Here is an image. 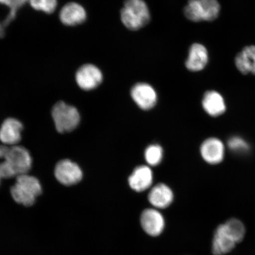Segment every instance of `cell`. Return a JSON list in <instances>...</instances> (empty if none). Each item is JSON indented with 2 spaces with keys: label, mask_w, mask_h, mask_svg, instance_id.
Here are the masks:
<instances>
[{
  "label": "cell",
  "mask_w": 255,
  "mask_h": 255,
  "mask_svg": "<svg viewBox=\"0 0 255 255\" xmlns=\"http://www.w3.org/2000/svg\"><path fill=\"white\" fill-rule=\"evenodd\" d=\"M31 7L37 10L51 13L55 10L57 0H29Z\"/></svg>",
  "instance_id": "cell-22"
},
{
  "label": "cell",
  "mask_w": 255,
  "mask_h": 255,
  "mask_svg": "<svg viewBox=\"0 0 255 255\" xmlns=\"http://www.w3.org/2000/svg\"><path fill=\"white\" fill-rule=\"evenodd\" d=\"M209 61L208 52L206 48L199 43H194L191 46L189 55L186 60V66L192 72L202 71Z\"/></svg>",
  "instance_id": "cell-15"
},
{
  "label": "cell",
  "mask_w": 255,
  "mask_h": 255,
  "mask_svg": "<svg viewBox=\"0 0 255 255\" xmlns=\"http://www.w3.org/2000/svg\"><path fill=\"white\" fill-rule=\"evenodd\" d=\"M123 23L130 30H138L145 27L150 21L149 9L143 0H126L121 9Z\"/></svg>",
  "instance_id": "cell-2"
},
{
  "label": "cell",
  "mask_w": 255,
  "mask_h": 255,
  "mask_svg": "<svg viewBox=\"0 0 255 255\" xmlns=\"http://www.w3.org/2000/svg\"><path fill=\"white\" fill-rule=\"evenodd\" d=\"M235 63L238 71L243 75H255V46L245 47L235 57Z\"/></svg>",
  "instance_id": "cell-18"
},
{
  "label": "cell",
  "mask_w": 255,
  "mask_h": 255,
  "mask_svg": "<svg viewBox=\"0 0 255 255\" xmlns=\"http://www.w3.org/2000/svg\"><path fill=\"white\" fill-rule=\"evenodd\" d=\"M220 11L218 0H189L184 8V15L194 22L212 21L218 17Z\"/></svg>",
  "instance_id": "cell-4"
},
{
  "label": "cell",
  "mask_w": 255,
  "mask_h": 255,
  "mask_svg": "<svg viewBox=\"0 0 255 255\" xmlns=\"http://www.w3.org/2000/svg\"><path fill=\"white\" fill-rule=\"evenodd\" d=\"M1 176H0V179H1Z\"/></svg>",
  "instance_id": "cell-24"
},
{
  "label": "cell",
  "mask_w": 255,
  "mask_h": 255,
  "mask_svg": "<svg viewBox=\"0 0 255 255\" xmlns=\"http://www.w3.org/2000/svg\"><path fill=\"white\" fill-rule=\"evenodd\" d=\"M153 182V173L150 167L141 165L136 167L128 178L130 189L136 192H142L150 188Z\"/></svg>",
  "instance_id": "cell-13"
},
{
  "label": "cell",
  "mask_w": 255,
  "mask_h": 255,
  "mask_svg": "<svg viewBox=\"0 0 255 255\" xmlns=\"http://www.w3.org/2000/svg\"><path fill=\"white\" fill-rule=\"evenodd\" d=\"M174 196L171 188L164 183H158L151 188L148 200L155 209H167L174 201Z\"/></svg>",
  "instance_id": "cell-11"
},
{
  "label": "cell",
  "mask_w": 255,
  "mask_h": 255,
  "mask_svg": "<svg viewBox=\"0 0 255 255\" xmlns=\"http://www.w3.org/2000/svg\"><path fill=\"white\" fill-rule=\"evenodd\" d=\"M32 159L23 146L4 145L0 152V176L9 178L27 174L30 170Z\"/></svg>",
  "instance_id": "cell-1"
},
{
  "label": "cell",
  "mask_w": 255,
  "mask_h": 255,
  "mask_svg": "<svg viewBox=\"0 0 255 255\" xmlns=\"http://www.w3.org/2000/svg\"><path fill=\"white\" fill-rule=\"evenodd\" d=\"M23 128L22 124L17 120H5L0 128V140L5 145H15L20 141Z\"/></svg>",
  "instance_id": "cell-14"
},
{
  "label": "cell",
  "mask_w": 255,
  "mask_h": 255,
  "mask_svg": "<svg viewBox=\"0 0 255 255\" xmlns=\"http://www.w3.org/2000/svg\"><path fill=\"white\" fill-rule=\"evenodd\" d=\"M225 224L231 232L238 244L243 241L246 235V228L243 223L239 219L232 218L228 220Z\"/></svg>",
  "instance_id": "cell-20"
},
{
  "label": "cell",
  "mask_w": 255,
  "mask_h": 255,
  "mask_svg": "<svg viewBox=\"0 0 255 255\" xmlns=\"http://www.w3.org/2000/svg\"><path fill=\"white\" fill-rule=\"evenodd\" d=\"M140 224L143 232L149 237H158L165 230V220L157 209H146L140 216Z\"/></svg>",
  "instance_id": "cell-6"
},
{
  "label": "cell",
  "mask_w": 255,
  "mask_h": 255,
  "mask_svg": "<svg viewBox=\"0 0 255 255\" xmlns=\"http://www.w3.org/2000/svg\"><path fill=\"white\" fill-rule=\"evenodd\" d=\"M228 145L229 149L238 154H245L250 150V145L241 137L232 136L228 140Z\"/></svg>",
  "instance_id": "cell-21"
},
{
  "label": "cell",
  "mask_w": 255,
  "mask_h": 255,
  "mask_svg": "<svg viewBox=\"0 0 255 255\" xmlns=\"http://www.w3.org/2000/svg\"><path fill=\"white\" fill-rule=\"evenodd\" d=\"M130 95L133 101L142 110H151L157 102V95L151 85L138 83L132 87Z\"/></svg>",
  "instance_id": "cell-9"
},
{
  "label": "cell",
  "mask_w": 255,
  "mask_h": 255,
  "mask_svg": "<svg viewBox=\"0 0 255 255\" xmlns=\"http://www.w3.org/2000/svg\"><path fill=\"white\" fill-rule=\"evenodd\" d=\"M200 154L207 163L218 164L222 162L225 155V146L221 140L209 138L200 146Z\"/></svg>",
  "instance_id": "cell-12"
},
{
  "label": "cell",
  "mask_w": 255,
  "mask_h": 255,
  "mask_svg": "<svg viewBox=\"0 0 255 255\" xmlns=\"http://www.w3.org/2000/svg\"><path fill=\"white\" fill-rule=\"evenodd\" d=\"M12 1L13 0H0V2L8 5L10 4Z\"/></svg>",
  "instance_id": "cell-23"
},
{
  "label": "cell",
  "mask_w": 255,
  "mask_h": 255,
  "mask_svg": "<svg viewBox=\"0 0 255 255\" xmlns=\"http://www.w3.org/2000/svg\"><path fill=\"white\" fill-rule=\"evenodd\" d=\"M237 244L227 226L223 223L218 226L213 235L212 253L214 255H225L231 253Z\"/></svg>",
  "instance_id": "cell-7"
},
{
  "label": "cell",
  "mask_w": 255,
  "mask_h": 255,
  "mask_svg": "<svg viewBox=\"0 0 255 255\" xmlns=\"http://www.w3.org/2000/svg\"><path fill=\"white\" fill-rule=\"evenodd\" d=\"M87 13L81 5L76 2L66 4L60 12V19L64 24L76 25L86 20Z\"/></svg>",
  "instance_id": "cell-16"
},
{
  "label": "cell",
  "mask_w": 255,
  "mask_h": 255,
  "mask_svg": "<svg viewBox=\"0 0 255 255\" xmlns=\"http://www.w3.org/2000/svg\"><path fill=\"white\" fill-rule=\"evenodd\" d=\"M55 175L57 180L65 186H72L78 183L83 177L81 168L69 159H63L57 164Z\"/></svg>",
  "instance_id": "cell-8"
},
{
  "label": "cell",
  "mask_w": 255,
  "mask_h": 255,
  "mask_svg": "<svg viewBox=\"0 0 255 255\" xmlns=\"http://www.w3.org/2000/svg\"><path fill=\"white\" fill-rule=\"evenodd\" d=\"M163 149L157 143L149 145L144 151V158L149 167L157 166L163 158Z\"/></svg>",
  "instance_id": "cell-19"
},
{
  "label": "cell",
  "mask_w": 255,
  "mask_h": 255,
  "mask_svg": "<svg viewBox=\"0 0 255 255\" xmlns=\"http://www.w3.org/2000/svg\"><path fill=\"white\" fill-rule=\"evenodd\" d=\"M16 177V183L11 189L12 198L16 202L25 206L33 205L36 197L41 193L39 181L27 174Z\"/></svg>",
  "instance_id": "cell-3"
},
{
  "label": "cell",
  "mask_w": 255,
  "mask_h": 255,
  "mask_svg": "<svg viewBox=\"0 0 255 255\" xmlns=\"http://www.w3.org/2000/svg\"><path fill=\"white\" fill-rule=\"evenodd\" d=\"M103 80V75L100 69L91 64L81 67L76 74V81L79 87L85 91L97 88Z\"/></svg>",
  "instance_id": "cell-10"
},
{
  "label": "cell",
  "mask_w": 255,
  "mask_h": 255,
  "mask_svg": "<svg viewBox=\"0 0 255 255\" xmlns=\"http://www.w3.org/2000/svg\"><path fill=\"white\" fill-rule=\"evenodd\" d=\"M52 117L56 129L60 133L72 131L80 122V115L77 109L62 101L53 107Z\"/></svg>",
  "instance_id": "cell-5"
},
{
  "label": "cell",
  "mask_w": 255,
  "mask_h": 255,
  "mask_svg": "<svg viewBox=\"0 0 255 255\" xmlns=\"http://www.w3.org/2000/svg\"><path fill=\"white\" fill-rule=\"evenodd\" d=\"M202 106L206 113L213 117L221 116L226 109L224 99L215 91L206 92L203 98Z\"/></svg>",
  "instance_id": "cell-17"
}]
</instances>
